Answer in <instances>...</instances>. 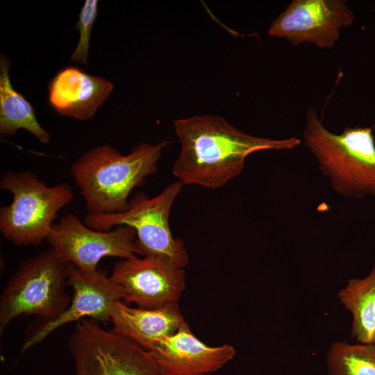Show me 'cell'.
<instances>
[{
    "mask_svg": "<svg viewBox=\"0 0 375 375\" xmlns=\"http://www.w3.org/2000/svg\"><path fill=\"white\" fill-rule=\"evenodd\" d=\"M181 144L173 174L183 185L222 187L242 171L246 158L261 150L292 149L294 137L270 139L249 135L224 118L196 115L174 122Z\"/></svg>",
    "mask_w": 375,
    "mask_h": 375,
    "instance_id": "obj_1",
    "label": "cell"
},
{
    "mask_svg": "<svg viewBox=\"0 0 375 375\" xmlns=\"http://www.w3.org/2000/svg\"><path fill=\"white\" fill-rule=\"evenodd\" d=\"M169 144L140 142L127 155L103 144L82 154L70 174L85 203L88 213L121 212L126 209L132 190L158 171L157 163Z\"/></svg>",
    "mask_w": 375,
    "mask_h": 375,
    "instance_id": "obj_2",
    "label": "cell"
},
{
    "mask_svg": "<svg viewBox=\"0 0 375 375\" xmlns=\"http://www.w3.org/2000/svg\"><path fill=\"white\" fill-rule=\"evenodd\" d=\"M303 139L321 172L339 195L353 199L375 197V139L372 128L346 127L340 134L329 131L310 107Z\"/></svg>",
    "mask_w": 375,
    "mask_h": 375,
    "instance_id": "obj_3",
    "label": "cell"
},
{
    "mask_svg": "<svg viewBox=\"0 0 375 375\" xmlns=\"http://www.w3.org/2000/svg\"><path fill=\"white\" fill-rule=\"evenodd\" d=\"M0 188L12 196L0 208V231L17 246H38L47 240L58 212L74 199L67 183L48 186L30 170L8 171Z\"/></svg>",
    "mask_w": 375,
    "mask_h": 375,
    "instance_id": "obj_4",
    "label": "cell"
},
{
    "mask_svg": "<svg viewBox=\"0 0 375 375\" xmlns=\"http://www.w3.org/2000/svg\"><path fill=\"white\" fill-rule=\"evenodd\" d=\"M67 263L50 247L22 260L7 282L0 297V333L15 318L35 315L53 319L69 306L65 291Z\"/></svg>",
    "mask_w": 375,
    "mask_h": 375,
    "instance_id": "obj_5",
    "label": "cell"
},
{
    "mask_svg": "<svg viewBox=\"0 0 375 375\" xmlns=\"http://www.w3.org/2000/svg\"><path fill=\"white\" fill-rule=\"evenodd\" d=\"M183 185L178 181L174 182L154 197L140 192L129 199L125 210L106 214L87 212L83 222L97 231L129 226L136 233L139 255L162 256L183 268L188 264V255L182 240L172 235L169 224L172 206Z\"/></svg>",
    "mask_w": 375,
    "mask_h": 375,
    "instance_id": "obj_6",
    "label": "cell"
},
{
    "mask_svg": "<svg viewBox=\"0 0 375 375\" xmlns=\"http://www.w3.org/2000/svg\"><path fill=\"white\" fill-rule=\"evenodd\" d=\"M68 345L75 375H161L149 351L92 319L76 322Z\"/></svg>",
    "mask_w": 375,
    "mask_h": 375,
    "instance_id": "obj_7",
    "label": "cell"
},
{
    "mask_svg": "<svg viewBox=\"0 0 375 375\" xmlns=\"http://www.w3.org/2000/svg\"><path fill=\"white\" fill-rule=\"evenodd\" d=\"M136 239L135 230L129 226L97 231L69 213L53 224L47 241L65 263L84 270H94L105 257L126 259L139 255Z\"/></svg>",
    "mask_w": 375,
    "mask_h": 375,
    "instance_id": "obj_8",
    "label": "cell"
},
{
    "mask_svg": "<svg viewBox=\"0 0 375 375\" xmlns=\"http://www.w3.org/2000/svg\"><path fill=\"white\" fill-rule=\"evenodd\" d=\"M110 279L122 299L146 309L177 303L185 288L183 268L158 256L122 259L115 265Z\"/></svg>",
    "mask_w": 375,
    "mask_h": 375,
    "instance_id": "obj_9",
    "label": "cell"
},
{
    "mask_svg": "<svg viewBox=\"0 0 375 375\" xmlns=\"http://www.w3.org/2000/svg\"><path fill=\"white\" fill-rule=\"evenodd\" d=\"M354 19L344 0H292L272 21L268 34L294 46L310 43L331 49L341 29L351 26Z\"/></svg>",
    "mask_w": 375,
    "mask_h": 375,
    "instance_id": "obj_10",
    "label": "cell"
},
{
    "mask_svg": "<svg viewBox=\"0 0 375 375\" xmlns=\"http://www.w3.org/2000/svg\"><path fill=\"white\" fill-rule=\"evenodd\" d=\"M67 285L73 289L68 308L58 317L42 320L26 336L22 352L42 342L61 326L90 317L97 322L110 321L112 304L122 299L114 284L98 269L84 270L67 263Z\"/></svg>",
    "mask_w": 375,
    "mask_h": 375,
    "instance_id": "obj_11",
    "label": "cell"
},
{
    "mask_svg": "<svg viewBox=\"0 0 375 375\" xmlns=\"http://www.w3.org/2000/svg\"><path fill=\"white\" fill-rule=\"evenodd\" d=\"M149 351L161 375H210L236 353L228 344L211 347L202 342L185 321L176 332L157 342Z\"/></svg>",
    "mask_w": 375,
    "mask_h": 375,
    "instance_id": "obj_12",
    "label": "cell"
},
{
    "mask_svg": "<svg viewBox=\"0 0 375 375\" xmlns=\"http://www.w3.org/2000/svg\"><path fill=\"white\" fill-rule=\"evenodd\" d=\"M113 88L112 83L104 78L67 67L49 83V101L60 115L87 120L94 117Z\"/></svg>",
    "mask_w": 375,
    "mask_h": 375,
    "instance_id": "obj_13",
    "label": "cell"
},
{
    "mask_svg": "<svg viewBox=\"0 0 375 375\" xmlns=\"http://www.w3.org/2000/svg\"><path fill=\"white\" fill-rule=\"evenodd\" d=\"M113 331L150 351L159 340L177 331L185 319L178 303L156 309L131 308L119 301L110 310Z\"/></svg>",
    "mask_w": 375,
    "mask_h": 375,
    "instance_id": "obj_14",
    "label": "cell"
},
{
    "mask_svg": "<svg viewBox=\"0 0 375 375\" xmlns=\"http://www.w3.org/2000/svg\"><path fill=\"white\" fill-rule=\"evenodd\" d=\"M11 60L4 54L0 56V136H13L19 129L32 133L40 142H49V133L42 127L36 119L34 108L24 97L15 90L11 85L9 69Z\"/></svg>",
    "mask_w": 375,
    "mask_h": 375,
    "instance_id": "obj_15",
    "label": "cell"
},
{
    "mask_svg": "<svg viewBox=\"0 0 375 375\" xmlns=\"http://www.w3.org/2000/svg\"><path fill=\"white\" fill-rule=\"evenodd\" d=\"M337 296L352 315L351 338L358 343L375 342V263L364 278L349 279Z\"/></svg>",
    "mask_w": 375,
    "mask_h": 375,
    "instance_id": "obj_16",
    "label": "cell"
},
{
    "mask_svg": "<svg viewBox=\"0 0 375 375\" xmlns=\"http://www.w3.org/2000/svg\"><path fill=\"white\" fill-rule=\"evenodd\" d=\"M327 375H375V342H333L326 355Z\"/></svg>",
    "mask_w": 375,
    "mask_h": 375,
    "instance_id": "obj_17",
    "label": "cell"
},
{
    "mask_svg": "<svg viewBox=\"0 0 375 375\" xmlns=\"http://www.w3.org/2000/svg\"><path fill=\"white\" fill-rule=\"evenodd\" d=\"M98 4L97 0H85L84 2L74 27L79 31V40L69 62H81L84 65L88 64L90 33L98 15Z\"/></svg>",
    "mask_w": 375,
    "mask_h": 375,
    "instance_id": "obj_18",
    "label": "cell"
}]
</instances>
